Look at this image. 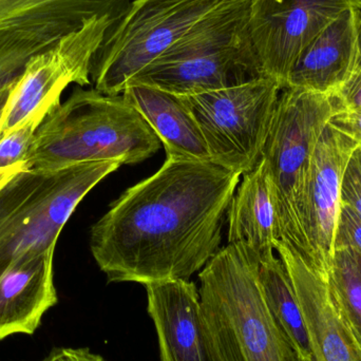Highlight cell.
I'll list each match as a JSON object with an SVG mask.
<instances>
[{"label":"cell","mask_w":361,"mask_h":361,"mask_svg":"<svg viewBox=\"0 0 361 361\" xmlns=\"http://www.w3.org/2000/svg\"><path fill=\"white\" fill-rule=\"evenodd\" d=\"M241 176L212 161L166 158L120 195L90 229V250L108 282L189 280L221 250Z\"/></svg>","instance_id":"6da1fadb"},{"label":"cell","mask_w":361,"mask_h":361,"mask_svg":"<svg viewBox=\"0 0 361 361\" xmlns=\"http://www.w3.org/2000/svg\"><path fill=\"white\" fill-rule=\"evenodd\" d=\"M161 144L122 94L78 87L42 121L25 169L53 171L103 161L137 164L158 152Z\"/></svg>","instance_id":"7a4b0ae2"},{"label":"cell","mask_w":361,"mask_h":361,"mask_svg":"<svg viewBox=\"0 0 361 361\" xmlns=\"http://www.w3.org/2000/svg\"><path fill=\"white\" fill-rule=\"evenodd\" d=\"M258 269L227 245L200 271L202 326L212 361H302L267 307Z\"/></svg>","instance_id":"3957f363"},{"label":"cell","mask_w":361,"mask_h":361,"mask_svg":"<svg viewBox=\"0 0 361 361\" xmlns=\"http://www.w3.org/2000/svg\"><path fill=\"white\" fill-rule=\"evenodd\" d=\"M250 0L223 2L129 85L190 97L267 76L250 34Z\"/></svg>","instance_id":"277c9868"},{"label":"cell","mask_w":361,"mask_h":361,"mask_svg":"<svg viewBox=\"0 0 361 361\" xmlns=\"http://www.w3.org/2000/svg\"><path fill=\"white\" fill-rule=\"evenodd\" d=\"M122 163H84L59 171L23 169L0 186V276L13 263L55 250L85 197Z\"/></svg>","instance_id":"5b68a950"},{"label":"cell","mask_w":361,"mask_h":361,"mask_svg":"<svg viewBox=\"0 0 361 361\" xmlns=\"http://www.w3.org/2000/svg\"><path fill=\"white\" fill-rule=\"evenodd\" d=\"M341 107L335 94L283 88L263 148L277 214L279 240L307 260L302 231L303 203L316 146Z\"/></svg>","instance_id":"8992f818"},{"label":"cell","mask_w":361,"mask_h":361,"mask_svg":"<svg viewBox=\"0 0 361 361\" xmlns=\"http://www.w3.org/2000/svg\"><path fill=\"white\" fill-rule=\"evenodd\" d=\"M224 1L135 0L129 4L93 59L90 78L95 90L122 94L137 74Z\"/></svg>","instance_id":"52a82bcc"},{"label":"cell","mask_w":361,"mask_h":361,"mask_svg":"<svg viewBox=\"0 0 361 361\" xmlns=\"http://www.w3.org/2000/svg\"><path fill=\"white\" fill-rule=\"evenodd\" d=\"M281 90L277 80L263 76L182 97L199 124L212 163L240 176L259 164Z\"/></svg>","instance_id":"ba28073f"},{"label":"cell","mask_w":361,"mask_h":361,"mask_svg":"<svg viewBox=\"0 0 361 361\" xmlns=\"http://www.w3.org/2000/svg\"><path fill=\"white\" fill-rule=\"evenodd\" d=\"M128 0H0V72L23 73L27 61L87 21L121 15Z\"/></svg>","instance_id":"9c48e42d"},{"label":"cell","mask_w":361,"mask_h":361,"mask_svg":"<svg viewBox=\"0 0 361 361\" xmlns=\"http://www.w3.org/2000/svg\"><path fill=\"white\" fill-rule=\"evenodd\" d=\"M361 0H250V27L265 75L286 87L303 49Z\"/></svg>","instance_id":"30bf717a"},{"label":"cell","mask_w":361,"mask_h":361,"mask_svg":"<svg viewBox=\"0 0 361 361\" xmlns=\"http://www.w3.org/2000/svg\"><path fill=\"white\" fill-rule=\"evenodd\" d=\"M357 144L326 125L310 167L303 203L302 231L307 264L328 279L334 258V237L341 205L345 167Z\"/></svg>","instance_id":"8fae6325"},{"label":"cell","mask_w":361,"mask_h":361,"mask_svg":"<svg viewBox=\"0 0 361 361\" xmlns=\"http://www.w3.org/2000/svg\"><path fill=\"white\" fill-rule=\"evenodd\" d=\"M286 264L305 315L315 361H361V351L348 326L328 279L310 267L282 242L275 246Z\"/></svg>","instance_id":"7c38bea8"},{"label":"cell","mask_w":361,"mask_h":361,"mask_svg":"<svg viewBox=\"0 0 361 361\" xmlns=\"http://www.w3.org/2000/svg\"><path fill=\"white\" fill-rule=\"evenodd\" d=\"M158 336L160 361H212L202 326L199 288L190 280L144 286Z\"/></svg>","instance_id":"4fadbf2b"},{"label":"cell","mask_w":361,"mask_h":361,"mask_svg":"<svg viewBox=\"0 0 361 361\" xmlns=\"http://www.w3.org/2000/svg\"><path fill=\"white\" fill-rule=\"evenodd\" d=\"M54 250L13 263L0 276V341L33 335L59 302L53 279Z\"/></svg>","instance_id":"5bb4252c"},{"label":"cell","mask_w":361,"mask_h":361,"mask_svg":"<svg viewBox=\"0 0 361 361\" xmlns=\"http://www.w3.org/2000/svg\"><path fill=\"white\" fill-rule=\"evenodd\" d=\"M228 245L233 246L252 264L260 267L275 256L279 240L277 214L267 165L259 164L243 175L226 214Z\"/></svg>","instance_id":"9a60e30c"},{"label":"cell","mask_w":361,"mask_h":361,"mask_svg":"<svg viewBox=\"0 0 361 361\" xmlns=\"http://www.w3.org/2000/svg\"><path fill=\"white\" fill-rule=\"evenodd\" d=\"M355 11L348 10L329 23L303 49L286 87L336 94L351 71L355 49Z\"/></svg>","instance_id":"2e32d148"},{"label":"cell","mask_w":361,"mask_h":361,"mask_svg":"<svg viewBox=\"0 0 361 361\" xmlns=\"http://www.w3.org/2000/svg\"><path fill=\"white\" fill-rule=\"evenodd\" d=\"M122 95L158 135L166 158L210 161L199 124L182 97L139 84L129 85Z\"/></svg>","instance_id":"e0dca14e"},{"label":"cell","mask_w":361,"mask_h":361,"mask_svg":"<svg viewBox=\"0 0 361 361\" xmlns=\"http://www.w3.org/2000/svg\"><path fill=\"white\" fill-rule=\"evenodd\" d=\"M259 283L269 311L302 361H315L311 337L290 274L276 256L261 263Z\"/></svg>","instance_id":"ac0fdd59"},{"label":"cell","mask_w":361,"mask_h":361,"mask_svg":"<svg viewBox=\"0 0 361 361\" xmlns=\"http://www.w3.org/2000/svg\"><path fill=\"white\" fill-rule=\"evenodd\" d=\"M328 282L361 351V254L335 250Z\"/></svg>","instance_id":"d6986e66"},{"label":"cell","mask_w":361,"mask_h":361,"mask_svg":"<svg viewBox=\"0 0 361 361\" xmlns=\"http://www.w3.org/2000/svg\"><path fill=\"white\" fill-rule=\"evenodd\" d=\"M46 116H32L23 125L0 137V171L25 167L31 152L36 131Z\"/></svg>","instance_id":"ffe728a7"},{"label":"cell","mask_w":361,"mask_h":361,"mask_svg":"<svg viewBox=\"0 0 361 361\" xmlns=\"http://www.w3.org/2000/svg\"><path fill=\"white\" fill-rule=\"evenodd\" d=\"M335 95L341 110H361V8L355 11V49L351 71Z\"/></svg>","instance_id":"44dd1931"},{"label":"cell","mask_w":361,"mask_h":361,"mask_svg":"<svg viewBox=\"0 0 361 361\" xmlns=\"http://www.w3.org/2000/svg\"><path fill=\"white\" fill-rule=\"evenodd\" d=\"M351 250L361 254V218L341 203L334 237L335 250Z\"/></svg>","instance_id":"7402d4cb"},{"label":"cell","mask_w":361,"mask_h":361,"mask_svg":"<svg viewBox=\"0 0 361 361\" xmlns=\"http://www.w3.org/2000/svg\"><path fill=\"white\" fill-rule=\"evenodd\" d=\"M341 200L361 218V147L354 150L345 167Z\"/></svg>","instance_id":"603a6c76"},{"label":"cell","mask_w":361,"mask_h":361,"mask_svg":"<svg viewBox=\"0 0 361 361\" xmlns=\"http://www.w3.org/2000/svg\"><path fill=\"white\" fill-rule=\"evenodd\" d=\"M329 124L361 147V110H341L331 118Z\"/></svg>","instance_id":"cb8c5ba5"},{"label":"cell","mask_w":361,"mask_h":361,"mask_svg":"<svg viewBox=\"0 0 361 361\" xmlns=\"http://www.w3.org/2000/svg\"><path fill=\"white\" fill-rule=\"evenodd\" d=\"M42 361H107L88 348H56Z\"/></svg>","instance_id":"d4e9b609"},{"label":"cell","mask_w":361,"mask_h":361,"mask_svg":"<svg viewBox=\"0 0 361 361\" xmlns=\"http://www.w3.org/2000/svg\"><path fill=\"white\" fill-rule=\"evenodd\" d=\"M13 87L12 88L8 89V90L0 93V124H1V118L2 116H4V108H6V103H8V97H10V93L11 91H12Z\"/></svg>","instance_id":"484cf974"}]
</instances>
